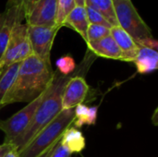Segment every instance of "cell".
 <instances>
[{
    "mask_svg": "<svg viewBox=\"0 0 158 157\" xmlns=\"http://www.w3.org/2000/svg\"><path fill=\"white\" fill-rule=\"evenodd\" d=\"M54 78L51 64L31 55L20 62L15 81L2 101L1 108L14 103H31L48 89Z\"/></svg>",
    "mask_w": 158,
    "mask_h": 157,
    "instance_id": "obj_1",
    "label": "cell"
},
{
    "mask_svg": "<svg viewBox=\"0 0 158 157\" xmlns=\"http://www.w3.org/2000/svg\"><path fill=\"white\" fill-rule=\"evenodd\" d=\"M71 76L72 75L63 76L57 71H55V78L51 85L44 92L30 126L12 143L19 153L22 151L31 140L62 111L63 92Z\"/></svg>",
    "mask_w": 158,
    "mask_h": 157,
    "instance_id": "obj_2",
    "label": "cell"
},
{
    "mask_svg": "<svg viewBox=\"0 0 158 157\" xmlns=\"http://www.w3.org/2000/svg\"><path fill=\"white\" fill-rule=\"evenodd\" d=\"M74 120V108L62 110L31 142L19 152V157H38L56 144Z\"/></svg>",
    "mask_w": 158,
    "mask_h": 157,
    "instance_id": "obj_3",
    "label": "cell"
},
{
    "mask_svg": "<svg viewBox=\"0 0 158 157\" xmlns=\"http://www.w3.org/2000/svg\"><path fill=\"white\" fill-rule=\"evenodd\" d=\"M113 5L118 26L128 32L138 45L154 37L151 29L139 15L131 0H113Z\"/></svg>",
    "mask_w": 158,
    "mask_h": 157,
    "instance_id": "obj_4",
    "label": "cell"
},
{
    "mask_svg": "<svg viewBox=\"0 0 158 157\" xmlns=\"http://www.w3.org/2000/svg\"><path fill=\"white\" fill-rule=\"evenodd\" d=\"M31 55H32V50L28 36V25L22 22L17 23L1 57L0 71L14 63L23 61Z\"/></svg>",
    "mask_w": 158,
    "mask_h": 157,
    "instance_id": "obj_5",
    "label": "cell"
},
{
    "mask_svg": "<svg viewBox=\"0 0 158 157\" xmlns=\"http://www.w3.org/2000/svg\"><path fill=\"white\" fill-rule=\"evenodd\" d=\"M44 93L29 103L25 107L20 109L9 118L0 121V130L5 133L4 142L12 143L28 129L34 113L42 101Z\"/></svg>",
    "mask_w": 158,
    "mask_h": 157,
    "instance_id": "obj_6",
    "label": "cell"
},
{
    "mask_svg": "<svg viewBox=\"0 0 158 157\" xmlns=\"http://www.w3.org/2000/svg\"><path fill=\"white\" fill-rule=\"evenodd\" d=\"M60 26L42 27V26H29L28 36L32 50V54L44 61L50 63V53L56 36L60 30Z\"/></svg>",
    "mask_w": 158,
    "mask_h": 157,
    "instance_id": "obj_7",
    "label": "cell"
},
{
    "mask_svg": "<svg viewBox=\"0 0 158 157\" xmlns=\"http://www.w3.org/2000/svg\"><path fill=\"white\" fill-rule=\"evenodd\" d=\"M57 0H39L25 17L29 26L54 27L56 25Z\"/></svg>",
    "mask_w": 158,
    "mask_h": 157,
    "instance_id": "obj_8",
    "label": "cell"
},
{
    "mask_svg": "<svg viewBox=\"0 0 158 157\" xmlns=\"http://www.w3.org/2000/svg\"><path fill=\"white\" fill-rule=\"evenodd\" d=\"M90 87L83 76L74 74L67 82L62 95V110L76 107L87 98Z\"/></svg>",
    "mask_w": 158,
    "mask_h": 157,
    "instance_id": "obj_9",
    "label": "cell"
},
{
    "mask_svg": "<svg viewBox=\"0 0 158 157\" xmlns=\"http://www.w3.org/2000/svg\"><path fill=\"white\" fill-rule=\"evenodd\" d=\"M25 19L24 12L15 6H6L4 11V20L0 28V60L6 50L12 30L17 23Z\"/></svg>",
    "mask_w": 158,
    "mask_h": 157,
    "instance_id": "obj_10",
    "label": "cell"
},
{
    "mask_svg": "<svg viewBox=\"0 0 158 157\" xmlns=\"http://www.w3.org/2000/svg\"><path fill=\"white\" fill-rule=\"evenodd\" d=\"M110 35L113 37L121 51L122 61L133 62L139 49V45L133 38L119 26L112 27L110 29Z\"/></svg>",
    "mask_w": 158,
    "mask_h": 157,
    "instance_id": "obj_11",
    "label": "cell"
},
{
    "mask_svg": "<svg viewBox=\"0 0 158 157\" xmlns=\"http://www.w3.org/2000/svg\"><path fill=\"white\" fill-rule=\"evenodd\" d=\"M87 46L88 50H90L95 56L122 61L121 51L111 35L104 37L98 41L87 43Z\"/></svg>",
    "mask_w": 158,
    "mask_h": 157,
    "instance_id": "obj_12",
    "label": "cell"
},
{
    "mask_svg": "<svg viewBox=\"0 0 158 157\" xmlns=\"http://www.w3.org/2000/svg\"><path fill=\"white\" fill-rule=\"evenodd\" d=\"M133 63L140 74H148L156 70L158 68L157 50L139 45L138 53Z\"/></svg>",
    "mask_w": 158,
    "mask_h": 157,
    "instance_id": "obj_13",
    "label": "cell"
},
{
    "mask_svg": "<svg viewBox=\"0 0 158 157\" xmlns=\"http://www.w3.org/2000/svg\"><path fill=\"white\" fill-rule=\"evenodd\" d=\"M69 27L77 31L82 39L87 40V30L89 27V21L87 19V13L85 6H76L73 10L67 16L64 20L63 27Z\"/></svg>",
    "mask_w": 158,
    "mask_h": 157,
    "instance_id": "obj_14",
    "label": "cell"
},
{
    "mask_svg": "<svg viewBox=\"0 0 158 157\" xmlns=\"http://www.w3.org/2000/svg\"><path fill=\"white\" fill-rule=\"evenodd\" d=\"M59 142L71 154L81 153L85 149L86 146L85 137L83 136L82 132L73 126H69L63 132Z\"/></svg>",
    "mask_w": 158,
    "mask_h": 157,
    "instance_id": "obj_15",
    "label": "cell"
},
{
    "mask_svg": "<svg viewBox=\"0 0 158 157\" xmlns=\"http://www.w3.org/2000/svg\"><path fill=\"white\" fill-rule=\"evenodd\" d=\"M98 106H87L85 104H80L74 107V120L72 126L79 129L83 125H94L97 119Z\"/></svg>",
    "mask_w": 158,
    "mask_h": 157,
    "instance_id": "obj_16",
    "label": "cell"
},
{
    "mask_svg": "<svg viewBox=\"0 0 158 157\" xmlns=\"http://www.w3.org/2000/svg\"><path fill=\"white\" fill-rule=\"evenodd\" d=\"M85 6H89L100 13L112 26H118L113 0H86Z\"/></svg>",
    "mask_w": 158,
    "mask_h": 157,
    "instance_id": "obj_17",
    "label": "cell"
},
{
    "mask_svg": "<svg viewBox=\"0 0 158 157\" xmlns=\"http://www.w3.org/2000/svg\"><path fill=\"white\" fill-rule=\"evenodd\" d=\"M19 64L20 62L14 63L0 71V109L2 101L4 100L5 96L6 95L15 81Z\"/></svg>",
    "mask_w": 158,
    "mask_h": 157,
    "instance_id": "obj_18",
    "label": "cell"
},
{
    "mask_svg": "<svg viewBox=\"0 0 158 157\" xmlns=\"http://www.w3.org/2000/svg\"><path fill=\"white\" fill-rule=\"evenodd\" d=\"M56 66L57 68V72L63 76L72 75V73L77 68L76 62H75L74 58L69 55L63 56L59 57L56 62Z\"/></svg>",
    "mask_w": 158,
    "mask_h": 157,
    "instance_id": "obj_19",
    "label": "cell"
},
{
    "mask_svg": "<svg viewBox=\"0 0 158 157\" xmlns=\"http://www.w3.org/2000/svg\"><path fill=\"white\" fill-rule=\"evenodd\" d=\"M75 0H57L56 10V25L63 27V23L67 16L76 6Z\"/></svg>",
    "mask_w": 158,
    "mask_h": 157,
    "instance_id": "obj_20",
    "label": "cell"
},
{
    "mask_svg": "<svg viewBox=\"0 0 158 157\" xmlns=\"http://www.w3.org/2000/svg\"><path fill=\"white\" fill-rule=\"evenodd\" d=\"M110 29L102 25H95V24H89L87 30V40L86 43L90 42L98 41L104 37L110 35Z\"/></svg>",
    "mask_w": 158,
    "mask_h": 157,
    "instance_id": "obj_21",
    "label": "cell"
},
{
    "mask_svg": "<svg viewBox=\"0 0 158 157\" xmlns=\"http://www.w3.org/2000/svg\"><path fill=\"white\" fill-rule=\"evenodd\" d=\"M86 8V13H87V19L89 21V24H95V25H102L107 28H112V26L107 22V20L97 11L94 9L85 6Z\"/></svg>",
    "mask_w": 158,
    "mask_h": 157,
    "instance_id": "obj_22",
    "label": "cell"
},
{
    "mask_svg": "<svg viewBox=\"0 0 158 157\" xmlns=\"http://www.w3.org/2000/svg\"><path fill=\"white\" fill-rule=\"evenodd\" d=\"M38 1L39 0H8L6 3V6H15L21 9L26 17L27 13L30 11L31 6Z\"/></svg>",
    "mask_w": 158,
    "mask_h": 157,
    "instance_id": "obj_23",
    "label": "cell"
},
{
    "mask_svg": "<svg viewBox=\"0 0 158 157\" xmlns=\"http://www.w3.org/2000/svg\"><path fill=\"white\" fill-rule=\"evenodd\" d=\"M49 157H72V154L66 147H64L58 141L55 145Z\"/></svg>",
    "mask_w": 158,
    "mask_h": 157,
    "instance_id": "obj_24",
    "label": "cell"
},
{
    "mask_svg": "<svg viewBox=\"0 0 158 157\" xmlns=\"http://www.w3.org/2000/svg\"><path fill=\"white\" fill-rule=\"evenodd\" d=\"M15 146L11 143L4 142L2 144H0V157H4L6 153H8L11 149H13Z\"/></svg>",
    "mask_w": 158,
    "mask_h": 157,
    "instance_id": "obj_25",
    "label": "cell"
},
{
    "mask_svg": "<svg viewBox=\"0 0 158 157\" xmlns=\"http://www.w3.org/2000/svg\"><path fill=\"white\" fill-rule=\"evenodd\" d=\"M4 157H19V151L16 149V147H14V148L11 149L8 153H6Z\"/></svg>",
    "mask_w": 158,
    "mask_h": 157,
    "instance_id": "obj_26",
    "label": "cell"
},
{
    "mask_svg": "<svg viewBox=\"0 0 158 157\" xmlns=\"http://www.w3.org/2000/svg\"><path fill=\"white\" fill-rule=\"evenodd\" d=\"M56 144H54L53 146H51L49 149H47L45 152H44L42 155H39L38 157H49L50 156V155H51V153H52V151H53V149H54V147H55V145H56Z\"/></svg>",
    "mask_w": 158,
    "mask_h": 157,
    "instance_id": "obj_27",
    "label": "cell"
},
{
    "mask_svg": "<svg viewBox=\"0 0 158 157\" xmlns=\"http://www.w3.org/2000/svg\"><path fill=\"white\" fill-rule=\"evenodd\" d=\"M75 2H76V5H77V6H85V2H86V0H75Z\"/></svg>",
    "mask_w": 158,
    "mask_h": 157,
    "instance_id": "obj_28",
    "label": "cell"
},
{
    "mask_svg": "<svg viewBox=\"0 0 158 157\" xmlns=\"http://www.w3.org/2000/svg\"><path fill=\"white\" fill-rule=\"evenodd\" d=\"M3 20H4V12H1V11H0V28H1V26H2Z\"/></svg>",
    "mask_w": 158,
    "mask_h": 157,
    "instance_id": "obj_29",
    "label": "cell"
}]
</instances>
